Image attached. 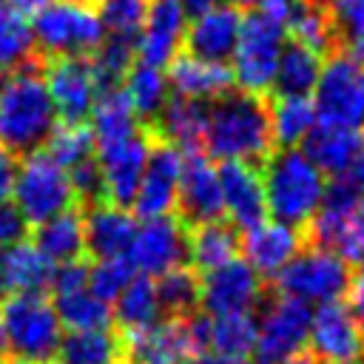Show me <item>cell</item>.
I'll use <instances>...</instances> for the list:
<instances>
[{"mask_svg": "<svg viewBox=\"0 0 364 364\" xmlns=\"http://www.w3.org/2000/svg\"><path fill=\"white\" fill-rule=\"evenodd\" d=\"M205 154L222 162H250L259 165L276 151L270 97L230 88L208 102L205 122Z\"/></svg>", "mask_w": 364, "mask_h": 364, "instance_id": "6da1fadb", "label": "cell"}, {"mask_svg": "<svg viewBox=\"0 0 364 364\" xmlns=\"http://www.w3.org/2000/svg\"><path fill=\"white\" fill-rule=\"evenodd\" d=\"M57 125L43 60L0 74V148L14 156L37 154L46 148Z\"/></svg>", "mask_w": 364, "mask_h": 364, "instance_id": "7a4b0ae2", "label": "cell"}, {"mask_svg": "<svg viewBox=\"0 0 364 364\" xmlns=\"http://www.w3.org/2000/svg\"><path fill=\"white\" fill-rule=\"evenodd\" d=\"M264 202L273 222L301 230L313 222L324 199V173L301 154V148H276L262 162Z\"/></svg>", "mask_w": 364, "mask_h": 364, "instance_id": "3957f363", "label": "cell"}, {"mask_svg": "<svg viewBox=\"0 0 364 364\" xmlns=\"http://www.w3.org/2000/svg\"><path fill=\"white\" fill-rule=\"evenodd\" d=\"M3 353L11 364H51L63 341L54 304L37 293H11L0 307Z\"/></svg>", "mask_w": 364, "mask_h": 364, "instance_id": "277c9868", "label": "cell"}, {"mask_svg": "<svg viewBox=\"0 0 364 364\" xmlns=\"http://www.w3.org/2000/svg\"><path fill=\"white\" fill-rule=\"evenodd\" d=\"M34 51L43 60L91 57L105 40L100 11L91 0H51L31 14Z\"/></svg>", "mask_w": 364, "mask_h": 364, "instance_id": "5b68a950", "label": "cell"}, {"mask_svg": "<svg viewBox=\"0 0 364 364\" xmlns=\"http://www.w3.org/2000/svg\"><path fill=\"white\" fill-rule=\"evenodd\" d=\"M353 282V267L333 250L318 245H304L267 284L279 296L299 299L304 304L338 301Z\"/></svg>", "mask_w": 364, "mask_h": 364, "instance_id": "8992f818", "label": "cell"}, {"mask_svg": "<svg viewBox=\"0 0 364 364\" xmlns=\"http://www.w3.org/2000/svg\"><path fill=\"white\" fill-rule=\"evenodd\" d=\"M284 23L264 11H245L233 48V82L242 91L270 97L276 63L284 46Z\"/></svg>", "mask_w": 364, "mask_h": 364, "instance_id": "52a82bcc", "label": "cell"}, {"mask_svg": "<svg viewBox=\"0 0 364 364\" xmlns=\"http://www.w3.org/2000/svg\"><path fill=\"white\" fill-rule=\"evenodd\" d=\"M11 196L20 213L28 219V225L48 222L63 210L77 208L68 171H63L46 151L23 156V165H17Z\"/></svg>", "mask_w": 364, "mask_h": 364, "instance_id": "ba28073f", "label": "cell"}, {"mask_svg": "<svg viewBox=\"0 0 364 364\" xmlns=\"http://www.w3.org/2000/svg\"><path fill=\"white\" fill-rule=\"evenodd\" d=\"M256 318H259L256 347H253L256 364H279L304 350L313 321L310 304L267 290V299L262 301Z\"/></svg>", "mask_w": 364, "mask_h": 364, "instance_id": "9c48e42d", "label": "cell"}, {"mask_svg": "<svg viewBox=\"0 0 364 364\" xmlns=\"http://www.w3.org/2000/svg\"><path fill=\"white\" fill-rule=\"evenodd\" d=\"M318 122L361 131L364 128V65L336 51L324 60L313 88Z\"/></svg>", "mask_w": 364, "mask_h": 364, "instance_id": "30bf717a", "label": "cell"}, {"mask_svg": "<svg viewBox=\"0 0 364 364\" xmlns=\"http://www.w3.org/2000/svg\"><path fill=\"white\" fill-rule=\"evenodd\" d=\"M267 282L245 262L230 259L228 264L202 273V301L199 307L208 316H228V313H259L262 301L267 299Z\"/></svg>", "mask_w": 364, "mask_h": 364, "instance_id": "8fae6325", "label": "cell"}, {"mask_svg": "<svg viewBox=\"0 0 364 364\" xmlns=\"http://www.w3.org/2000/svg\"><path fill=\"white\" fill-rule=\"evenodd\" d=\"M43 77H46V88L54 102L57 119H63L65 125L88 122L100 97V85L94 80L88 57L43 60Z\"/></svg>", "mask_w": 364, "mask_h": 364, "instance_id": "7c38bea8", "label": "cell"}, {"mask_svg": "<svg viewBox=\"0 0 364 364\" xmlns=\"http://www.w3.org/2000/svg\"><path fill=\"white\" fill-rule=\"evenodd\" d=\"M176 219L191 230L196 225L219 222L225 213L222 202V185H219V168L210 162L202 151H185L182 154V173H179V191H176Z\"/></svg>", "mask_w": 364, "mask_h": 364, "instance_id": "4fadbf2b", "label": "cell"}, {"mask_svg": "<svg viewBox=\"0 0 364 364\" xmlns=\"http://www.w3.org/2000/svg\"><path fill=\"white\" fill-rule=\"evenodd\" d=\"M148 148H151V131L145 125L136 134H131L119 142L97 148L94 156H97V165H100V173H102L105 202L131 210V205L136 199L142 171H145Z\"/></svg>", "mask_w": 364, "mask_h": 364, "instance_id": "5bb4252c", "label": "cell"}, {"mask_svg": "<svg viewBox=\"0 0 364 364\" xmlns=\"http://www.w3.org/2000/svg\"><path fill=\"white\" fill-rule=\"evenodd\" d=\"M128 259L136 270H142V276L151 279L188 264V228L171 213L145 219L134 233Z\"/></svg>", "mask_w": 364, "mask_h": 364, "instance_id": "9a60e30c", "label": "cell"}, {"mask_svg": "<svg viewBox=\"0 0 364 364\" xmlns=\"http://www.w3.org/2000/svg\"><path fill=\"white\" fill-rule=\"evenodd\" d=\"M307 341L318 364H364V333L344 301L318 304Z\"/></svg>", "mask_w": 364, "mask_h": 364, "instance_id": "2e32d148", "label": "cell"}, {"mask_svg": "<svg viewBox=\"0 0 364 364\" xmlns=\"http://www.w3.org/2000/svg\"><path fill=\"white\" fill-rule=\"evenodd\" d=\"M179 173H182V151L156 139L151 134V148L145 159V171L136 188V199L131 210L142 219L168 216L176 208V191H179Z\"/></svg>", "mask_w": 364, "mask_h": 364, "instance_id": "e0dca14e", "label": "cell"}, {"mask_svg": "<svg viewBox=\"0 0 364 364\" xmlns=\"http://www.w3.org/2000/svg\"><path fill=\"white\" fill-rule=\"evenodd\" d=\"M239 26H242V9L233 6L230 0L219 3L202 17L191 20V26L185 28L182 46L193 60L228 65L239 40Z\"/></svg>", "mask_w": 364, "mask_h": 364, "instance_id": "ac0fdd59", "label": "cell"}, {"mask_svg": "<svg viewBox=\"0 0 364 364\" xmlns=\"http://www.w3.org/2000/svg\"><path fill=\"white\" fill-rule=\"evenodd\" d=\"M219 185L225 213L236 230H250L267 219L262 168L250 162H222L219 165Z\"/></svg>", "mask_w": 364, "mask_h": 364, "instance_id": "d6986e66", "label": "cell"}, {"mask_svg": "<svg viewBox=\"0 0 364 364\" xmlns=\"http://www.w3.org/2000/svg\"><path fill=\"white\" fill-rule=\"evenodd\" d=\"M188 17L176 0H148L145 26L139 34L136 57L154 68H165L182 48Z\"/></svg>", "mask_w": 364, "mask_h": 364, "instance_id": "ffe728a7", "label": "cell"}, {"mask_svg": "<svg viewBox=\"0 0 364 364\" xmlns=\"http://www.w3.org/2000/svg\"><path fill=\"white\" fill-rule=\"evenodd\" d=\"M304 247V233L301 230H293L287 225H279V222H262L250 230L242 233L239 239V250H242V259L267 282L273 279L299 250Z\"/></svg>", "mask_w": 364, "mask_h": 364, "instance_id": "44dd1931", "label": "cell"}, {"mask_svg": "<svg viewBox=\"0 0 364 364\" xmlns=\"http://www.w3.org/2000/svg\"><path fill=\"white\" fill-rule=\"evenodd\" d=\"M82 225H85V256L94 259L125 256L139 228L131 210L117 208L111 202L82 208Z\"/></svg>", "mask_w": 364, "mask_h": 364, "instance_id": "7402d4cb", "label": "cell"}, {"mask_svg": "<svg viewBox=\"0 0 364 364\" xmlns=\"http://www.w3.org/2000/svg\"><path fill=\"white\" fill-rule=\"evenodd\" d=\"M128 364H185L191 344L182 318H159L145 330L122 336Z\"/></svg>", "mask_w": 364, "mask_h": 364, "instance_id": "603a6c76", "label": "cell"}, {"mask_svg": "<svg viewBox=\"0 0 364 364\" xmlns=\"http://www.w3.org/2000/svg\"><path fill=\"white\" fill-rule=\"evenodd\" d=\"M205 122H208V102L173 94L165 100L162 111L148 125V131L156 139H162V142H168L185 154V151H202Z\"/></svg>", "mask_w": 364, "mask_h": 364, "instance_id": "cb8c5ba5", "label": "cell"}, {"mask_svg": "<svg viewBox=\"0 0 364 364\" xmlns=\"http://www.w3.org/2000/svg\"><path fill=\"white\" fill-rule=\"evenodd\" d=\"M301 154L321 171V173H341L347 171L355 159L364 156V136L361 131L330 125V122H316L310 134L301 139Z\"/></svg>", "mask_w": 364, "mask_h": 364, "instance_id": "d4e9b609", "label": "cell"}, {"mask_svg": "<svg viewBox=\"0 0 364 364\" xmlns=\"http://www.w3.org/2000/svg\"><path fill=\"white\" fill-rule=\"evenodd\" d=\"M165 77H168V88H173V94L188 97V100H199V102H210L236 85L233 71L228 65L202 63V60H193L188 54H176L168 63Z\"/></svg>", "mask_w": 364, "mask_h": 364, "instance_id": "484cf974", "label": "cell"}, {"mask_svg": "<svg viewBox=\"0 0 364 364\" xmlns=\"http://www.w3.org/2000/svg\"><path fill=\"white\" fill-rule=\"evenodd\" d=\"M321 65H324L321 54L301 46L299 40H284L276 63L270 97H310L318 82Z\"/></svg>", "mask_w": 364, "mask_h": 364, "instance_id": "4316f807", "label": "cell"}, {"mask_svg": "<svg viewBox=\"0 0 364 364\" xmlns=\"http://www.w3.org/2000/svg\"><path fill=\"white\" fill-rule=\"evenodd\" d=\"M239 239L242 233L230 222H208L196 225L188 230V264L202 276L210 273L239 253Z\"/></svg>", "mask_w": 364, "mask_h": 364, "instance_id": "83f0119b", "label": "cell"}, {"mask_svg": "<svg viewBox=\"0 0 364 364\" xmlns=\"http://www.w3.org/2000/svg\"><path fill=\"white\" fill-rule=\"evenodd\" d=\"M60 364H117L125 361L122 333L117 327H97V330H68L63 333Z\"/></svg>", "mask_w": 364, "mask_h": 364, "instance_id": "f1b7e54d", "label": "cell"}, {"mask_svg": "<svg viewBox=\"0 0 364 364\" xmlns=\"http://www.w3.org/2000/svg\"><path fill=\"white\" fill-rule=\"evenodd\" d=\"M34 245L54 262H77L85 256V225H82V208H68L60 216L34 225Z\"/></svg>", "mask_w": 364, "mask_h": 364, "instance_id": "f546056e", "label": "cell"}, {"mask_svg": "<svg viewBox=\"0 0 364 364\" xmlns=\"http://www.w3.org/2000/svg\"><path fill=\"white\" fill-rule=\"evenodd\" d=\"M111 313H114V327L122 336L145 330L154 321H159L162 310H159V296H156V279L134 276L128 282V287L117 296Z\"/></svg>", "mask_w": 364, "mask_h": 364, "instance_id": "4dcf8cb0", "label": "cell"}, {"mask_svg": "<svg viewBox=\"0 0 364 364\" xmlns=\"http://www.w3.org/2000/svg\"><path fill=\"white\" fill-rule=\"evenodd\" d=\"M284 26H290V40H299L301 46L313 48L324 60L338 51L336 26L324 0H296Z\"/></svg>", "mask_w": 364, "mask_h": 364, "instance_id": "1f68e13d", "label": "cell"}, {"mask_svg": "<svg viewBox=\"0 0 364 364\" xmlns=\"http://www.w3.org/2000/svg\"><path fill=\"white\" fill-rule=\"evenodd\" d=\"M88 128L94 134V145L100 148V145H111V142H119V139L136 134L142 128V122L134 114L122 88H114V91H102L97 97V105L88 117Z\"/></svg>", "mask_w": 364, "mask_h": 364, "instance_id": "d6a6232c", "label": "cell"}, {"mask_svg": "<svg viewBox=\"0 0 364 364\" xmlns=\"http://www.w3.org/2000/svg\"><path fill=\"white\" fill-rule=\"evenodd\" d=\"M6 267H9L11 293H37V296L51 290V279L57 270V264L34 242H20L14 247H6Z\"/></svg>", "mask_w": 364, "mask_h": 364, "instance_id": "836d02e7", "label": "cell"}, {"mask_svg": "<svg viewBox=\"0 0 364 364\" xmlns=\"http://www.w3.org/2000/svg\"><path fill=\"white\" fill-rule=\"evenodd\" d=\"M122 94L128 97L139 122L148 128L168 100V77L162 68H154V65L136 60L122 80Z\"/></svg>", "mask_w": 364, "mask_h": 364, "instance_id": "e575fe53", "label": "cell"}, {"mask_svg": "<svg viewBox=\"0 0 364 364\" xmlns=\"http://www.w3.org/2000/svg\"><path fill=\"white\" fill-rule=\"evenodd\" d=\"M270 122L276 148H296L318 122L310 97H270Z\"/></svg>", "mask_w": 364, "mask_h": 364, "instance_id": "d590c367", "label": "cell"}, {"mask_svg": "<svg viewBox=\"0 0 364 364\" xmlns=\"http://www.w3.org/2000/svg\"><path fill=\"white\" fill-rule=\"evenodd\" d=\"M156 296H159V310L168 318H188L191 313L199 310L202 276L191 264L173 267L156 279Z\"/></svg>", "mask_w": 364, "mask_h": 364, "instance_id": "8d00e7d4", "label": "cell"}, {"mask_svg": "<svg viewBox=\"0 0 364 364\" xmlns=\"http://www.w3.org/2000/svg\"><path fill=\"white\" fill-rule=\"evenodd\" d=\"M34 60L40 57L34 51L31 26L9 0H0V74L28 65Z\"/></svg>", "mask_w": 364, "mask_h": 364, "instance_id": "74e56055", "label": "cell"}, {"mask_svg": "<svg viewBox=\"0 0 364 364\" xmlns=\"http://www.w3.org/2000/svg\"><path fill=\"white\" fill-rule=\"evenodd\" d=\"M54 310L60 316V324L68 330H97V327H114V313L111 304L100 301L88 287L57 293L54 296Z\"/></svg>", "mask_w": 364, "mask_h": 364, "instance_id": "f35d334b", "label": "cell"}, {"mask_svg": "<svg viewBox=\"0 0 364 364\" xmlns=\"http://www.w3.org/2000/svg\"><path fill=\"white\" fill-rule=\"evenodd\" d=\"M136 46H139L136 40L105 37L100 43V48L88 57L91 71H94V80L100 85V94L102 91H114V88H122L125 74L136 63Z\"/></svg>", "mask_w": 364, "mask_h": 364, "instance_id": "ab89813d", "label": "cell"}, {"mask_svg": "<svg viewBox=\"0 0 364 364\" xmlns=\"http://www.w3.org/2000/svg\"><path fill=\"white\" fill-rule=\"evenodd\" d=\"M259 318L256 313H228L210 316V350L233 358H245L256 347Z\"/></svg>", "mask_w": 364, "mask_h": 364, "instance_id": "60d3db41", "label": "cell"}, {"mask_svg": "<svg viewBox=\"0 0 364 364\" xmlns=\"http://www.w3.org/2000/svg\"><path fill=\"white\" fill-rule=\"evenodd\" d=\"M336 26L338 51L364 65V0H324Z\"/></svg>", "mask_w": 364, "mask_h": 364, "instance_id": "b9f144b4", "label": "cell"}, {"mask_svg": "<svg viewBox=\"0 0 364 364\" xmlns=\"http://www.w3.org/2000/svg\"><path fill=\"white\" fill-rule=\"evenodd\" d=\"M43 151L63 171H71L74 165L91 159L97 154V145H94V134L88 128V122H82V125H65V122H60L54 128V134L48 136V142H46Z\"/></svg>", "mask_w": 364, "mask_h": 364, "instance_id": "7bdbcfd3", "label": "cell"}, {"mask_svg": "<svg viewBox=\"0 0 364 364\" xmlns=\"http://www.w3.org/2000/svg\"><path fill=\"white\" fill-rule=\"evenodd\" d=\"M97 11H100V20L108 37L139 43L145 14H148V0H102Z\"/></svg>", "mask_w": 364, "mask_h": 364, "instance_id": "ee69618b", "label": "cell"}, {"mask_svg": "<svg viewBox=\"0 0 364 364\" xmlns=\"http://www.w3.org/2000/svg\"><path fill=\"white\" fill-rule=\"evenodd\" d=\"M134 273H136V267L128 259V253L125 256H111V259H97V264H91V270H88V290L100 301L114 304L117 296L134 279Z\"/></svg>", "mask_w": 364, "mask_h": 364, "instance_id": "f6af8a7d", "label": "cell"}, {"mask_svg": "<svg viewBox=\"0 0 364 364\" xmlns=\"http://www.w3.org/2000/svg\"><path fill=\"white\" fill-rule=\"evenodd\" d=\"M28 236V219L20 213V208L6 199L0 202V247H14L26 242Z\"/></svg>", "mask_w": 364, "mask_h": 364, "instance_id": "bcb514c9", "label": "cell"}, {"mask_svg": "<svg viewBox=\"0 0 364 364\" xmlns=\"http://www.w3.org/2000/svg\"><path fill=\"white\" fill-rule=\"evenodd\" d=\"M230 3L239 6V9H245V11H264V14L287 23L290 9H293L296 0H230Z\"/></svg>", "mask_w": 364, "mask_h": 364, "instance_id": "7dc6e473", "label": "cell"}, {"mask_svg": "<svg viewBox=\"0 0 364 364\" xmlns=\"http://www.w3.org/2000/svg\"><path fill=\"white\" fill-rule=\"evenodd\" d=\"M347 296H350L347 310L353 313L355 324H358V327H361V333H364V264H358V270L353 273V282H350Z\"/></svg>", "mask_w": 364, "mask_h": 364, "instance_id": "c3c4849f", "label": "cell"}, {"mask_svg": "<svg viewBox=\"0 0 364 364\" xmlns=\"http://www.w3.org/2000/svg\"><path fill=\"white\" fill-rule=\"evenodd\" d=\"M14 179H17V156L9 154L6 148H0V202H6L11 196Z\"/></svg>", "mask_w": 364, "mask_h": 364, "instance_id": "681fc988", "label": "cell"}, {"mask_svg": "<svg viewBox=\"0 0 364 364\" xmlns=\"http://www.w3.org/2000/svg\"><path fill=\"white\" fill-rule=\"evenodd\" d=\"M185 364H250L247 358H233V355H222V353H199V355H191Z\"/></svg>", "mask_w": 364, "mask_h": 364, "instance_id": "f907efd6", "label": "cell"}, {"mask_svg": "<svg viewBox=\"0 0 364 364\" xmlns=\"http://www.w3.org/2000/svg\"><path fill=\"white\" fill-rule=\"evenodd\" d=\"M179 6H182V11H185V17H191V20H196V17H202L205 11H210L213 6H219L222 0H176Z\"/></svg>", "mask_w": 364, "mask_h": 364, "instance_id": "816d5d0a", "label": "cell"}, {"mask_svg": "<svg viewBox=\"0 0 364 364\" xmlns=\"http://www.w3.org/2000/svg\"><path fill=\"white\" fill-rule=\"evenodd\" d=\"M11 296V284H9V267H6V247H0V301H6Z\"/></svg>", "mask_w": 364, "mask_h": 364, "instance_id": "f5cc1de1", "label": "cell"}, {"mask_svg": "<svg viewBox=\"0 0 364 364\" xmlns=\"http://www.w3.org/2000/svg\"><path fill=\"white\" fill-rule=\"evenodd\" d=\"M9 3H11V6L26 17V14H34V11H40L43 6H48L51 0H9Z\"/></svg>", "mask_w": 364, "mask_h": 364, "instance_id": "db71d44e", "label": "cell"}, {"mask_svg": "<svg viewBox=\"0 0 364 364\" xmlns=\"http://www.w3.org/2000/svg\"><path fill=\"white\" fill-rule=\"evenodd\" d=\"M279 364H318L310 353H299V355H293V358H287V361H279Z\"/></svg>", "mask_w": 364, "mask_h": 364, "instance_id": "11a10c76", "label": "cell"}, {"mask_svg": "<svg viewBox=\"0 0 364 364\" xmlns=\"http://www.w3.org/2000/svg\"><path fill=\"white\" fill-rule=\"evenodd\" d=\"M0 353H3V327H0Z\"/></svg>", "mask_w": 364, "mask_h": 364, "instance_id": "9f6ffc18", "label": "cell"}, {"mask_svg": "<svg viewBox=\"0 0 364 364\" xmlns=\"http://www.w3.org/2000/svg\"><path fill=\"white\" fill-rule=\"evenodd\" d=\"M0 364H11V361H9V358H6V355H0Z\"/></svg>", "mask_w": 364, "mask_h": 364, "instance_id": "6f0895ef", "label": "cell"}, {"mask_svg": "<svg viewBox=\"0 0 364 364\" xmlns=\"http://www.w3.org/2000/svg\"><path fill=\"white\" fill-rule=\"evenodd\" d=\"M117 364H128V361H117Z\"/></svg>", "mask_w": 364, "mask_h": 364, "instance_id": "680465c9", "label": "cell"}]
</instances>
